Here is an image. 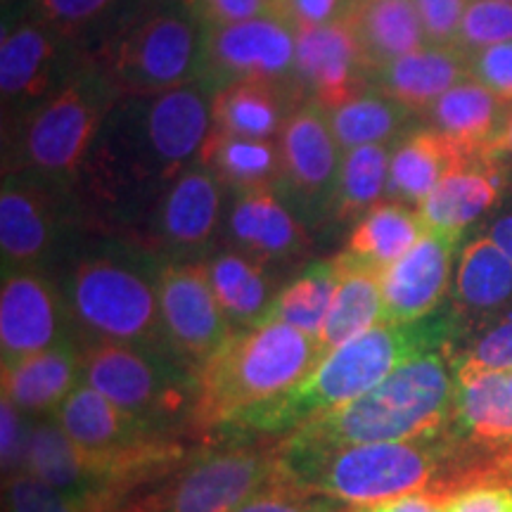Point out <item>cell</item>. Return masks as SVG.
Here are the masks:
<instances>
[{
  "label": "cell",
  "instance_id": "44dd1931",
  "mask_svg": "<svg viewBox=\"0 0 512 512\" xmlns=\"http://www.w3.org/2000/svg\"><path fill=\"white\" fill-rule=\"evenodd\" d=\"M460 240L458 235L425 230L411 252L382 273V323H411L441 309L453 285V259Z\"/></svg>",
  "mask_w": 512,
  "mask_h": 512
},
{
  "label": "cell",
  "instance_id": "30bf717a",
  "mask_svg": "<svg viewBox=\"0 0 512 512\" xmlns=\"http://www.w3.org/2000/svg\"><path fill=\"white\" fill-rule=\"evenodd\" d=\"M183 458V446L147 456H102L67 437L53 415L29 418L24 465L41 482L105 512H114L121 498L143 486Z\"/></svg>",
  "mask_w": 512,
  "mask_h": 512
},
{
  "label": "cell",
  "instance_id": "f5cc1de1",
  "mask_svg": "<svg viewBox=\"0 0 512 512\" xmlns=\"http://www.w3.org/2000/svg\"><path fill=\"white\" fill-rule=\"evenodd\" d=\"M496 157H508L512 162V110L508 114V121H505V128L496 143Z\"/></svg>",
  "mask_w": 512,
  "mask_h": 512
},
{
  "label": "cell",
  "instance_id": "3957f363",
  "mask_svg": "<svg viewBox=\"0 0 512 512\" xmlns=\"http://www.w3.org/2000/svg\"><path fill=\"white\" fill-rule=\"evenodd\" d=\"M162 261L131 235L79 230L50 271L67 304L76 342L171 351L159 311Z\"/></svg>",
  "mask_w": 512,
  "mask_h": 512
},
{
  "label": "cell",
  "instance_id": "cb8c5ba5",
  "mask_svg": "<svg viewBox=\"0 0 512 512\" xmlns=\"http://www.w3.org/2000/svg\"><path fill=\"white\" fill-rule=\"evenodd\" d=\"M496 155H477L439 181L418 207L427 230L458 235L501 202L505 174Z\"/></svg>",
  "mask_w": 512,
  "mask_h": 512
},
{
  "label": "cell",
  "instance_id": "6da1fadb",
  "mask_svg": "<svg viewBox=\"0 0 512 512\" xmlns=\"http://www.w3.org/2000/svg\"><path fill=\"white\" fill-rule=\"evenodd\" d=\"M216 93V81L204 76L164 93L121 95L76 188L83 226L143 223L166 185L202 159Z\"/></svg>",
  "mask_w": 512,
  "mask_h": 512
},
{
  "label": "cell",
  "instance_id": "4316f807",
  "mask_svg": "<svg viewBox=\"0 0 512 512\" xmlns=\"http://www.w3.org/2000/svg\"><path fill=\"white\" fill-rule=\"evenodd\" d=\"M477 157L437 128L420 124L392 145L389 157V200L418 209L444 176Z\"/></svg>",
  "mask_w": 512,
  "mask_h": 512
},
{
  "label": "cell",
  "instance_id": "ab89813d",
  "mask_svg": "<svg viewBox=\"0 0 512 512\" xmlns=\"http://www.w3.org/2000/svg\"><path fill=\"white\" fill-rule=\"evenodd\" d=\"M508 41H512V3L508 0H470L453 46L470 57L477 50Z\"/></svg>",
  "mask_w": 512,
  "mask_h": 512
},
{
  "label": "cell",
  "instance_id": "7a4b0ae2",
  "mask_svg": "<svg viewBox=\"0 0 512 512\" xmlns=\"http://www.w3.org/2000/svg\"><path fill=\"white\" fill-rule=\"evenodd\" d=\"M458 328L456 311L439 309L411 323H377L342 347L332 349L302 382L247 408L214 434L226 439L287 437L306 422L368 394L403 363L448 349Z\"/></svg>",
  "mask_w": 512,
  "mask_h": 512
},
{
  "label": "cell",
  "instance_id": "9a60e30c",
  "mask_svg": "<svg viewBox=\"0 0 512 512\" xmlns=\"http://www.w3.org/2000/svg\"><path fill=\"white\" fill-rule=\"evenodd\" d=\"M86 57L79 46L34 17H3V38H0L3 124L48 98Z\"/></svg>",
  "mask_w": 512,
  "mask_h": 512
},
{
  "label": "cell",
  "instance_id": "d4e9b609",
  "mask_svg": "<svg viewBox=\"0 0 512 512\" xmlns=\"http://www.w3.org/2000/svg\"><path fill=\"white\" fill-rule=\"evenodd\" d=\"M304 100V93L294 83L261 79L233 81L216 93L211 131L256 140H278L294 110Z\"/></svg>",
  "mask_w": 512,
  "mask_h": 512
},
{
  "label": "cell",
  "instance_id": "5b68a950",
  "mask_svg": "<svg viewBox=\"0 0 512 512\" xmlns=\"http://www.w3.org/2000/svg\"><path fill=\"white\" fill-rule=\"evenodd\" d=\"M117 83L93 60L29 110L3 124V174H29L76 195L83 166L114 102Z\"/></svg>",
  "mask_w": 512,
  "mask_h": 512
},
{
  "label": "cell",
  "instance_id": "83f0119b",
  "mask_svg": "<svg viewBox=\"0 0 512 512\" xmlns=\"http://www.w3.org/2000/svg\"><path fill=\"white\" fill-rule=\"evenodd\" d=\"M512 306V259L486 235L460 249L453 275V311L458 320L489 323Z\"/></svg>",
  "mask_w": 512,
  "mask_h": 512
},
{
  "label": "cell",
  "instance_id": "603a6c76",
  "mask_svg": "<svg viewBox=\"0 0 512 512\" xmlns=\"http://www.w3.org/2000/svg\"><path fill=\"white\" fill-rule=\"evenodd\" d=\"M456 368V415L451 437L460 451L498 456L503 477L512 470V370Z\"/></svg>",
  "mask_w": 512,
  "mask_h": 512
},
{
  "label": "cell",
  "instance_id": "b9f144b4",
  "mask_svg": "<svg viewBox=\"0 0 512 512\" xmlns=\"http://www.w3.org/2000/svg\"><path fill=\"white\" fill-rule=\"evenodd\" d=\"M453 366L477 370H512V311L482 325V332L456 356Z\"/></svg>",
  "mask_w": 512,
  "mask_h": 512
},
{
  "label": "cell",
  "instance_id": "ba28073f",
  "mask_svg": "<svg viewBox=\"0 0 512 512\" xmlns=\"http://www.w3.org/2000/svg\"><path fill=\"white\" fill-rule=\"evenodd\" d=\"M320 361L318 339L280 320L238 330L197 373L195 432H216L238 413L287 392Z\"/></svg>",
  "mask_w": 512,
  "mask_h": 512
},
{
  "label": "cell",
  "instance_id": "2e32d148",
  "mask_svg": "<svg viewBox=\"0 0 512 512\" xmlns=\"http://www.w3.org/2000/svg\"><path fill=\"white\" fill-rule=\"evenodd\" d=\"M159 311L171 351L195 373H200L238 332L211 290L204 264L162 261Z\"/></svg>",
  "mask_w": 512,
  "mask_h": 512
},
{
  "label": "cell",
  "instance_id": "11a10c76",
  "mask_svg": "<svg viewBox=\"0 0 512 512\" xmlns=\"http://www.w3.org/2000/svg\"><path fill=\"white\" fill-rule=\"evenodd\" d=\"M271 3H273L278 10H283V5L287 3V0H271Z\"/></svg>",
  "mask_w": 512,
  "mask_h": 512
},
{
  "label": "cell",
  "instance_id": "7bdbcfd3",
  "mask_svg": "<svg viewBox=\"0 0 512 512\" xmlns=\"http://www.w3.org/2000/svg\"><path fill=\"white\" fill-rule=\"evenodd\" d=\"M235 512H351V505L332 501L328 496L311 494L275 477L271 484L240 505Z\"/></svg>",
  "mask_w": 512,
  "mask_h": 512
},
{
  "label": "cell",
  "instance_id": "f546056e",
  "mask_svg": "<svg viewBox=\"0 0 512 512\" xmlns=\"http://www.w3.org/2000/svg\"><path fill=\"white\" fill-rule=\"evenodd\" d=\"M204 266L211 290L235 330L264 323L283 287L275 280V271L228 245L216 247Z\"/></svg>",
  "mask_w": 512,
  "mask_h": 512
},
{
  "label": "cell",
  "instance_id": "7c38bea8",
  "mask_svg": "<svg viewBox=\"0 0 512 512\" xmlns=\"http://www.w3.org/2000/svg\"><path fill=\"white\" fill-rule=\"evenodd\" d=\"M228 197L230 190L200 159L166 185L145 214L138 240L164 261L204 264L223 238Z\"/></svg>",
  "mask_w": 512,
  "mask_h": 512
},
{
  "label": "cell",
  "instance_id": "5bb4252c",
  "mask_svg": "<svg viewBox=\"0 0 512 512\" xmlns=\"http://www.w3.org/2000/svg\"><path fill=\"white\" fill-rule=\"evenodd\" d=\"M275 477V446L235 441L192 458L143 512H235Z\"/></svg>",
  "mask_w": 512,
  "mask_h": 512
},
{
  "label": "cell",
  "instance_id": "1f68e13d",
  "mask_svg": "<svg viewBox=\"0 0 512 512\" xmlns=\"http://www.w3.org/2000/svg\"><path fill=\"white\" fill-rule=\"evenodd\" d=\"M339 268L337 292L330 313L318 335V347L323 358L332 349L342 347L349 339L375 328L384 318L382 268H377L358 256L342 252L335 256Z\"/></svg>",
  "mask_w": 512,
  "mask_h": 512
},
{
  "label": "cell",
  "instance_id": "f907efd6",
  "mask_svg": "<svg viewBox=\"0 0 512 512\" xmlns=\"http://www.w3.org/2000/svg\"><path fill=\"white\" fill-rule=\"evenodd\" d=\"M351 512H444V498L437 494H427V491H418V494H408L373 505H356V508L351 505Z\"/></svg>",
  "mask_w": 512,
  "mask_h": 512
},
{
  "label": "cell",
  "instance_id": "7dc6e473",
  "mask_svg": "<svg viewBox=\"0 0 512 512\" xmlns=\"http://www.w3.org/2000/svg\"><path fill=\"white\" fill-rule=\"evenodd\" d=\"M24 415L19 408L12 403L8 396H3L0 401V444H3V475L8 477L12 472L22 470L24 465V446H27V432H29V420H24Z\"/></svg>",
  "mask_w": 512,
  "mask_h": 512
},
{
  "label": "cell",
  "instance_id": "52a82bcc",
  "mask_svg": "<svg viewBox=\"0 0 512 512\" xmlns=\"http://www.w3.org/2000/svg\"><path fill=\"white\" fill-rule=\"evenodd\" d=\"M207 38L188 0H136L91 57L121 95L164 93L207 76Z\"/></svg>",
  "mask_w": 512,
  "mask_h": 512
},
{
  "label": "cell",
  "instance_id": "4fadbf2b",
  "mask_svg": "<svg viewBox=\"0 0 512 512\" xmlns=\"http://www.w3.org/2000/svg\"><path fill=\"white\" fill-rule=\"evenodd\" d=\"M278 140L283 171L275 192L309 228L335 221L344 150L325 107L304 100Z\"/></svg>",
  "mask_w": 512,
  "mask_h": 512
},
{
  "label": "cell",
  "instance_id": "9f6ffc18",
  "mask_svg": "<svg viewBox=\"0 0 512 512\" xmlns=\"http://www.w3.org/2000/svg\"><path fill=\"white\" fill-rule=\"evenodd\" d=\"M510 479H512V472H510Z\"/></svg>",
  "mask_w": 512,
  "mask_h": 512
},
{
  "label": "cell",
  "instance_id": "60d3db41",
  "mask_svg": "<svg viewBox=\"0 0 512 512\" xmlns=\"http://www.w3.org/2000/svg\"><path fill=\"white\" fill-rule=\"evenodd\" d=\"M3 512H105L93 505L79 503L74 498L41 482L29 470H17L5 477Z\"/></svg>",
  "mask_w": 512,
  "mask_h": 512
},
{
  "label": "cell",
  "instance_id": "f35d334b",
  "mask_svg": "<svg viewBox=\"0 0 512 512\" xmlns=\"http://www.w3.org/2000/svg\"><path fill=\"white\" fill-rule=\"evenodd\" d=\"M389 157L392 145H363L344 152L335 221H358L375 204L387 200Z\"/></svg>",
  "mask_w": 512,
  "mask_h": 512
},
{
  "label": "cell",
  "instance_id": "ffe728a7",
  "mask_svg": "<svg viewBox=\"0 0 512 512\" xmlns=\"http://www.w3.org/2000/svg\"><path fill=\"white\" fill-rule=\"evenodd\" d=\"M67 437L102 456H147L181 444L81 382L53 413Z\"/></svg>",
  "mask_w": 512,
  "mask_h": 512
},
{
  "label": "cell",
  "instance_id": "d6a6232c",
  "mask_svg": "<svg viewBox=\"0 0 512 512\" xmlns=\"http://www.w3.org/2000/svg\"><path fill=\"white\" fill-rule=\"evenodd\" d=\"M344 22L373 69L430 46L413 0H354Z\"/></svg>",
  "mask_w": 512,
  "mask_h": 512
},
{
  "label": "cell",
  "instance_id": "4dcf8cb0",
  "mask_svg": "<svg viewBox=\"0 0 512 512\" xmlns=\"http://www.w3.org/2000/svg\"><path fill=\"white\" fill-rule=\"evenodd\" d=\"M510 110L512 107L498 100L489 88L467 76L441 95L422 121L475 155H496V143Z\"/></svg>",
  "mask_w": 512,
  "mask_h": 512
},
{
  "label": "cell",
  "instance_id": "8fae6325",
  "mask_svg": "<svg viewBox=\"0 0 512 512\" xmlns=\"http://www.w3.org/2000/svg\"><path fill=\"white\" fill-rule=\"evenodd\" d=\"M83 226L72 190L29 174H3L0 183V261L3 273L53 271Z\"/></svg>",
  "mask_w": 512,
  "mask_h": 512
},
{
  "label": "cell",
  "instance_id": "d6986e66",
  "mask_svg": "<svg viewBox=\"0 0 512 512\" xmlns=\"http://www.w3.org/2000/svg\"><path fill=\"white\" fill-rule=\"evenodd\" d=\"M221 240L271 271L297 264L311 247L309 226L275 190L230 192Z\"/></svg>",
  "mask_w": 512,
  "mask_h": 512
},
{
  "label": "cell",
  "instance_id": "ee69618b",
  "mask_svg": "<svg viewBox=\"0 0 512 512\" xmlns=\"http://www.w3.org/2000/svg\"><path fill=\"white\" fill-rule=\"evenodd\" d=\"M470 76L512 107V41L477 50L467 57Z\"/></svg>",
  "mask_w": 512,
  "mask_h": 512
},
{
  "label": "cell",
  "instance_id": "ac0fdd59",
  "mask_svg": "<svg viewBox=\"0 0 512 512\" xmlns=\"http://www.w3.org/2000/svg\"><path fill=\"white\" fill-rule=\"evenodd\" d=\"M76 342L67 304L50 271L3 273L0 358L3 368L41 351Z\"/></svg>",
  "mask_w": 512,
  "mask_h": 512
},
{
  "label": "cell",
  "instance_id": "db71d44e",
  "mask_svg": "<svg viewBox=\"0 0 512 512\" xmlns=\"http://www.w3.org/2000/svg\"><path fill=\"white\" fill-rule=\"evenodd\" d=\"M29 3L31 0H0V5H3V17L22 15V12L27 10Z\"/></svg>",
  "mask_w": 512,
  "mask_h": 512
},
{
  "label": "cell",
  "instance_id": "7402d4cb",
  "mask_svg": "<svg viewBox=\"0 0 512 512\" xmlns=\"http://www.w3.org/2000/svg\"><path fill=\"white\" fill-rule=\"evenodd\" d=\"M370 62L347 22L297 31L294 79L306 100L325 110L370 86Z\"/></svg>",
  "mask_w": 512,
  "mask_h": 512
},
{
  "label": "cell",
  "instance_id": "8d00e7d4",
  "mask_svg": "<svg viewBox=\"0 0 512 512\" xmlns=\"http://www.w3.org/2000/svg\"><path fill=\"white\" fill-rule=\"evenodd\" d=\"M337 280L339 268L335 256L309 261L302 271L294 273L290 283L280 287L266 320H280V323L292 325V328L318 339L330 313L332 299H335Z\"/></svg>",
  "mask_w": 512,
  "mask_h": 512
},
{
  "label": "cell",
  "instance_id": "9c48e42d",
  "mask_svg": "<svg viewBox=\"0 0 512 512\" xmlns=\"http://www.w3.org/2000/svg\"><path fill=\"white\" fill-rule=\"evenodd\" d=\"M79 347L83 382L169 437L195 432L200 377L176 354L110 342Z\"/></svg>",
  "mask_w": 512,
  "mask_h": 512
},
{
  "label": "cell",
  "instance_id": "816d5d0a",
  "mask_svg": "<svg viewBox=\"0 0 512 512\" xmlns=\"http://www.w3.org/2000/svg\"><path fill=\"white\" fill-rule=\"evenodd\" d=\"M486 238H491L496 242L498 247L503 249L505 254L512 259V209L510 211H503V214H498L494 221L486 226Z\"/></svg>",
  "mask_w": 512,
  "mask_h": 512
},
{
  "label": "cell",
  "instance_id": "c3c4849f",
  "mask_svg": "<svg viewBox=\"0 0 512 512\" xmlns=\"http://www.w3.org/2000/svg\"><path fill=\"white\" fill-rule=\"evenodd\" d=\"M188 3L207 22V27L245 22V19L280 12L271 0H188Z\"/></svg>",
  "mask_w": 512,
  "mask_h": 512
},
{
  "label": "cell",
  "instance_id": "bcb514c9",
  "mask_svg": "<svg viewBox=\"0 0 512 512\" xmlns=\"http://www.w3.org/2000/svg\"><path fill=\"white\" fill-rule=\"evenodd\" d=\"M444 512H512V486L484 482L444 496Z\"/></svg>",
  "mask_w": 512,
  "mask_h": 512
},
{
  "label": "cell",
  "instance_id": "681fc988",
  "mask_svg": "<svg viewBox=\"0 0 512 512\" xmlns=\"http://www.w3.org/2000/svg\"><path fill=\"white\" fill-rule=\"evenodd\" d=\"M351 5H354V0H287L280 12H283L299 31L344 22Z\"/></svg>",
  "mask_w": 512,
  "mask_h": 512
},
{
  "label": "cell",
  "instance_id": "f1b7e54d",
  "mask_svg": "<svg viewBox=\"0 0 512 512\" xmlns=\"http://www.w3.org/2000/svg\"><path fill=\"white\" fill-rule=\"evenodd\" d=\"M81 382L79 342H64L3 368V396L27 418L53 415Z\"/></svg>",
  "mask_w": 512,
  "mask_h": 512
},
{
  "label": "cell",
  "instance_id": "d590c367",
  "mask_svg": "<svg viewBox=\"0 0 512 512\" xmlns=\"http://www.w3.org/2000/svg\"><path fill=\"white\" fill-rule=\"evenodd\" d=\"M425 230L418 209L387 197L356 221L344 252L387 271L403 254L411 252Z\"/></svg>",
  "mask_w": 512,
  "mask_h": 512
},
{
  "label": "cell",
  "instance_id": "74e56055",
  "mask_svg": "<svg viewBox=\"0 0 512 512\" xmlns=\"http://www.w3.org/2000/svg\"><path fill=\"white\" fill-rule=\"evenodd\" d=\"M133 3L136 0H31L22 15L38 19L91 55Z\"/></svg>",
  "mask_w": 512,
  "mask_h": 512
},
{
  "label": "cell",
  "instance_id": "484cf974",
  "mask_svg": "<svg viewBox=\"0 0 512 512\" xmlns=\"http://www.w3.org/2000/svg\"><path fill=\"white\" fill-rule=\"evenodd\" d=\"M467 76L470 64L465 53H460L456 46L430 43L375 67L370 72V83L422 119L441 95Z\"/></svg>",
  "mask_w": 512,
  "mask_h": 512
},
{
  "label": "cell",
  "instance_id": "277c9868",
  "mask_svg": "<svg viewBox=\"0 0 512 512\" xmlns=\"http://www.w3.org/2000/svg\"><path fill=\"white\" fill-rule=\"evenodd\" d=\"M456 415V368L448 349L403 363L368 394L306 422L280 439L297 451H325L377 441L437 439Z\"/></svg>",
  "mask_w": 512,
  "mask_h": 512
},
{
  "label": "cell",
  "instance_id": "f6af8a7d",
  "mask_svg": "<svg viewBox=\"0 0 512 512\" xmlns=\"http://www.w3.org/2000/svg\"><path fill=\"white\" fill-rule=\"evenodd\" d=\"M432 46H453L470 0H413Z\"/></svg>",
  "mask_w": 512,
  "mask_h": 512
},
{
  "label": "cell",
  "instance_id": "8992f818",
  "mask_svg": "<svg viewBox=\"0 0 512 512\" xmlns=\"http://www.w3.org/2000/svg\"><path fill=\"white\" fill-rule=\"evenodd\" d=\"M283 482L344 505H373L425 491L463 456L451 432L437 439L349 444L325 451L275 446Z\"/></svg>",
  "mask_w": 512,
  "mask_h": 512
},
{
  "label": "cell",
  "instance_id": "e575fe53",
  "mask_svg": "<svg viewBox=\"0 0 512 512\" xmlns=\"http://www.w3.org/2000/svg\"><path fill=\"white\" fill-rule=\"evenodd\" d=\"M202 162L221 178L230 192L275 190L283 171L280 140H256L211 131Z\"/></svg>",
  "mask_w": 512,
  "mask_h": 512
},
{
  "label": "cell",
  "instance_id": "e0dca14e",
  "mask_svg": "<svg viewBox=\"0 0 512 512\" xmlns=\"http://www.w3.org/2000/svg\"><path fill=\"white\" fill-rule=\"evenodd\" d=\"M294 64L297 27L283 12L209 27L207 76L219 88L245 79L297 86Z\"/></svg>",
  "mask_w": 512,
  "mask_h": 512
},
{
  "label": "cell",
  "instance_id": "836d02e7",
  "mask_svg": "<svg viewBox=\"0 0 512 512\" xmlns=\"http://www.w3.org/2000/svg\"><path fill=\"white\" fill-rule=\"evenodd\" d=\"M325 112L344 152L363 145H394L420 126L418 114L377 91L373 83Z\"/></svg>",
  "mask_w": 512,
  "mask_h": 512
}]
</instances>
